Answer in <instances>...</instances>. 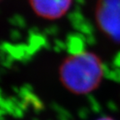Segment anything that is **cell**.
Masks as SVG:
<instances>
[{
  "instance_id": "1",
  "label": "cell",
  "mask_w": 120,
  "mask_h": 120,
  "mask_svg": "<svg viewBox=\"0 0 120 120\" xmlns=\"http://www.w3.org/2000/svg\"><path fill=\"white\" fill-rule=\"evenodd\" d=\"M103 68L98 57L90 52L69 56L60 67V80L64 86L76 94H89L103 79Z\"/></svg>"
},
{
  "instance_id": "3",
  "label": "cell",
  "mask_w": 120,
  "mask_h": 120,
  "mask_svg": "<svg viewBox=\"0 0 120 120\" xmlns=\"http://www.w3.org/2000/svg\"><path fill=\"white\" fill-rule=\"evenodd\" d=\"M97 120H114V119H112V118H109V117H103V118H98Z\"/></svg>"
},
{
  "instance_id": "2",
  "label": "cell",
  "mask_w": 120,
  "mask_h": 120,
  "mask_svg": "<svg viewBox=\"0 0 120 120\" xmlns=\"http://www.w3.org/2000/svg\"><path fill=\"white\" fill-rule=\"evenodd\" d=\"M29 2L34 11L40 17L57 19L69 9L72 0H29Z\"/></svg>"
}]
</instances>
